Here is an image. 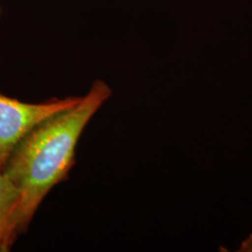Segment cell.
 <instances>
[{
	"instance_id": "obj_4",
	"label": "cell",
	"mask_w": 252,
	"mask_h": 252,
	"mask_svg": "<svg viewBox=\"0 0 252 252\" xmlns=\"http://www.w3.org/2000/svg\"><path fill=\"white\" fill-rule=\"evenodd\" d=\"M239 252H252V234L249 235V237L247 239H245L239 250Z\"/></svg>"
},
{
	"instance_id": "obj_2",
	"label": "cell",
	"mask_w": 252,
	"mask_h": 252,
	"mask_svg": "<svg viewBox=\"0 0 252 252\" xmlns=\"http://www.w3.org/2000/svg\"><path fill=\"white\" fill-rule=\"evenodd\" d=\"M81 96L26 103L0 93V171L19 143L47 119L75 106Z\"/></svg>"
},
{
	"instance_id": "obj_1",
	"label": "cell",
	"mask_w": 252,
	"mask_h": 252,
	"mask_svg": "<svg viewBox=\"0 0 252 252\" xmlns=\"http://www.w3.org/2000/svg\"><path fill=\"white\" fill-rule=\"evenodd\" d=\"M111 94L106 82L94 81L75 106L35 127L10 155L3 172L21 194L16 213L18 234L27 231L47 194L66 178L84 128Z\"/></svg>"
},
{
	"instance_id": "obj_3",
	"label": "cell",
	"mask_w": 252,
	"mask_h": 252,
	"mask_svg": "<svg viewBox=\"0 0 252 252\" xmlns=\"http://www.w3.org/2000/svg\"><path fill=\"white\" fill-rule=\"evenodd\" d=\"M20 190L3 171H0V252H9L18 236L16 213Z\"/></svg>"
}]
</instances>
